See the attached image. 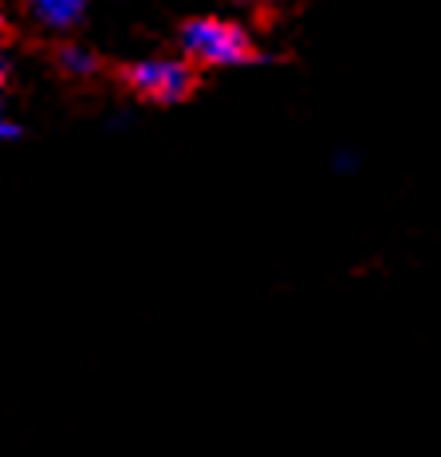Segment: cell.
<instances>
[{
    "instance_id": "6da1fadb",
    "label": "cell",
    "mask_w": 441,
    "mask_h": 457,
    "mask_svg": "<svg viewBox=\"0 0 441 457\" xmlns=\"http://www.w3.org/2000/svg\"><path fill=\"white\" fill-rule=\"evenodd\" d=\"M181 52L205 68H245V63L261 60L253 36L241 24L217 21V16H201L181 28Z\"/></svg>"
},
{
    "instance_id": "7a4b0ae2",
    "label": "cell",
    "mask_w": 441,
    "mask_h": 457,
    "mask_svg": "<svg viewBox=\"0 0 441 457\" xmlns=\"http://www.w3.org/2000/svg\"><path fill=\"white\" fill-rule=\"evenodd\" d=\"M127 87L134 95H142L146 103H158V107H174V103L189 99V91H194V68L181 60H166V55H158V60H138L127 68Z\"/></svg>"
},
{
    "instance_id": "3957f363",
    "label": "cell",
    "mask_w": 441,
    "mask_h": 457,
    "mask_svg": "<svg viewBox=\"0 0 441 457\" xmlns=\"http://www.w3.org/2000/svg\"><path fill=\"white\" fill-rule=\"evenodd\" d=\"M28 12L47 32H67V28H75L83 21L87 0H28Z\"/></svg>"
},
{
    "instance_id": "277c9868",
    "label": "cell",
    "mask_w": 441,
    "mask_h": 457,
    "mask_svg": "<svg viewBox=\"0 0 441 457\" xmlns=\"http://www.w3.org/2000/svg\"><path fill=\"white\" fill-rule=\"evenodd\" d=\"M60 68L71 75V79H87V75H95L99 71V60H95V55L87 52V47H63L60 52Z\"/></svg>"
},
{
    "instance_id": "5b68a950",
    "label": "cell",
    "mask_w": 441,
    "mask_h": 457,
    "mask_svg": "<svg viewBox=\"0 0 441 457\" xmlns=\"http://www.w3.org/2000/svg\"><path fill=\"white\" fill-rule=\"evenodd\" d=\"M24 135V127L8 114V99H4V87H0V142H16Z\"/></svg>"
},
{
    "instance_id": "8992f818",
    "label": "cell",
    "mask_w": 441,
    "mask_h": 457,
    "mask_svg": "<svg viewBox=\"0 0 441 457\" xmlns=\"http://www.w3.org/2000/svg\"><path fill=\"white\" fill-rule=\"evenodd\" d=\"M354 166H359V154H354V150H339V154H335V170H339V174H347Z\"/></svg>"
},
{
    "instance_id": "52a82bcc",
    "label": "cell",
    "mask_w": 441,
    "mask_h": 457,
    "mask_svg": "<svg viewBox=\"0 0 441 457\" xmlns=\"http://www.w3.org/2000/svg\"><path fill=\"white\" fill-rule=\"evenodd\" d=\"M8 75H12V68H8V60H4V55H0V87H4V83H8Z\"/></svg>"
},
{
    "instance_id": "ba28073f",
    "label": "cell",
    "mask_w": 441,
    "mask_h": 457,
    "mask_svg": "<svg viewBox=\"0 0 441 457\" xmlns=\"http://www.w3.org/2000/svg\"><path fill=\"white\" fill-rule=\"evenodd\" d=\"M0 44H4V16H0Z\"/></svg>"
},
{
    "instance_id": "9c48e42d",
    "label": "cell",
    "mask_w": 441,
    "mask_h": 457,
    "mask_svg": "<svg viewBox=\"0 0 441 457\" xmlns=\"http://www.w3.org/2000/svg\"><path fill=\"white\" fill-rule=\"evenodd\" d=\"M241 4H261V0H241Z\"/></svg>"
}]
</instances>
